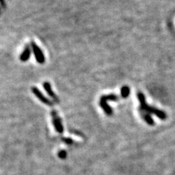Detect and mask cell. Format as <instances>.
<instances>
[{
  "instance_id": "obj_1",
  "label": "cell",
  "mask_w": 175,
  "mask_h": 175,
  "mask_svg": "<svg viewBox=\"0 0 175 175\" xmlns=\"http://www.w3.org/2000/svg\"><path fill=\"white\" fill-rule=\"evenodd\" d=\"M141 110V111L145 112H147V113L148 114L150 113L154 114V115H155L156 116H158L160 119L165 120L166 118V114L164 112L161 111V110H158V109L155 108V107H150V106L147 105L144 110Z\"/></svg>"
},
{
  "instance_id": "obj_2",
  "label": "cell",
  "mask_w": 175,
  "mask_h": 175,
  "mask_svg": "<svg viewBox=\"0 0 175 175\" xmlns=\"http://www.w3.org/2000/svg\"><path fill=\"white\" fill-rule=\"evenodd\" d=\"M31 44L37 61L38 63H39V64H43L44 62H45V56H44L42 51L34 42H31Z\"/></svg>"
},
{
  "instance_id": "obj_3",
  "label": "cell",
  "mask_w": 175,
  "mask_h": 175,
  "mask_svg": "<svg viewBox=\"0 0 175 175\" xmlns=\"http://www.w3.org/2000/svg\"><path fill=\"white\" fill-rule=\"evenodd\" d=\"M31 90H32L34 94L35 95V96H37V97L38 98V99H39L41 101H42V102H43L44 104H47V105H48V106H52L51 101H50L48 99H47V98L45 97V96H44L42 93H41L40 91L37 89V88H36V87H32Z\"/></svg>"
},
{
  "instance_id": "obj_4",
  "label": "cell",
  "mask_w": 175,
  "mask_h": 175,
  "mask_svg": "<svg viewBox=\"0 0 175 175\" xmlns=\"http://www.w3.org/2000/svg\"><path fill=\"white\" fill-rule=\"evenodd\" d=\"M52 117H53V124H54L56 129L59 132H62L63 131V126H62L61 122V120L59 118V117L58 116L57 113L55 110L52 111Z\"/></svg>"
},
{
  "instance_id": "obj_5",
  "label": "cell",
  "mask_w": 175,
  "mask_h": 175,
  "mask_svg": "<svg viewBox=\"0 0 175 175\" xmlns=\"http://www.w3.org/2000/svg\"><path fill=\"white\" fill-rule=\"evenodd\" d=\"M43 86H44V89H45V91L47 92V93H48V94L49 95V96H50V97H51L53 100H55L56 102H59V99H58L57 96L55 94V93L53 91V90H52L50 84L48 82H44Z\"/></svg>"
},
{
  "instance_id": "obj_6",
  "label": "cell",
  "mask_w": 175,
  "mask_h": 175,
  "mask_svg": "<svg viewBox=\"0 0 175 175\" xmlns=\"http://www.w3.org/2000/svg\"><path fill=\"white\" fill-rule=\"evenodd\" d=\"M100 106H101V108L104 110V112H105L107 115H110L112 114V109L107 104V101H103V100L100 99Z\"/></svg>"
},
{
  "instance_id": "obj_7",
  "label": "cell",
  "mask_w": 175,
  "mask_h": 175,
  "mask_svg": "<svg viewBox=\"0 0 175 175\" xmlns=\"http://www.w3.org/2000/svg\"><path fill=\"white\" fill-rule=\"evenodd\" d=\"M137 97H138L139 101H140V109L143 110V109H144L147 106L144 95L143 94L142 92H138V93H137Z\"/></svg>"
},
{
  "instance_id": "obj_8",
  "label": "cell",
  "mask_w": 175,
  "mask_h": 175,
  "mask_svg": "<svg viewBox=\"0 0 175 175\" xmlns=\"http://www.w3.org/2000/svg\"><path fill=\"white\" fill-rule=\"evenodd\" d=\"M30 55H31V50H30L29 47L27 46V48H25L23 53H22L21 56H20V61H27L29 59Z\"/></svg>"
},
{
  "instance_id": "obj_9",
  "label": "cell",
  "mask_w": 175,
  "mask_h": 175,
  "mask_svg": "<svg viewBox=\"0 0 175 175\" xmlns=\"http://www.w3.org/2000/svg\"><path fill=\"white\" fill-rule=\"evenodd\" d=\"M119 97H118L117 95L115 94H109V95H105V96H101V100H103V101H118Z\"/></svg>"
},
{
  "instance_id": "obj_10",
  "label": "cell",
  "mask_w": 175,
  "mask_h": 175,
  "mask_svg": "<svg viewBox=\"0 0 175 175\" xmlns=\"http://www.w3.org/2000/svg\"><path fill=\"white\" fill-rule=\"evenodd\" d=\"M141 113H142V115L143 118L144 119V121H145L146 122L149 124V125H153L154 121H153V118L150 117V115L144 111H141Z\"/></svg>"
},
{
  "instance_id": "obj_11",
  "label": "cell",
  "mask_w": 175,
  "mask_h": 175,
  "mask_svg": "<svg viewBox=\"0 0 175 175\" xmlns=\"http://www.w3.org/2000/svg\"><path fill=\"white\" fill-rule=\"evenodd\" d=\"M121 96L123 99H126L129 96V94H130V89L128 86H126V85L122 87L121 90Z\"/></svg>"
}]
</instances>
